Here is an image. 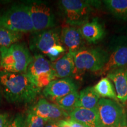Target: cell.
Returning a JSON list of instances; mask_svg holds the SVG:
<instances>
[{
  "instance_id": "22",
  "label": "cell",
  "mask_w": 127,
  "mask_h": 127,
  "mask_svg": "<svg viewBox=\"0 0 127 127\" xmlns=\"http://www.w3.org/2000/svg\"><path fill=\"white\" fill-rule=\"evenodd\" d=\"M79 98V93L77 91H73L68 95L55 99L53 103L57 105L65 111H72L76 108V105Z\"/></svg>"
},
{
  "instance_id": "2",
  "label": "cell",
  "mask_w": 127,
  "mask_h": 127,
  "mask_svg": "<svg viewBox=\"0 0 127 127\" xmlns=\"http://www.w3.org/2000/svg\"><path fill=\"white\" fill-rule=\"evenodd\" d=\"M1 53L0 72L25 73L32 60V55L25 44H14L0 48Z\"/></svg>"
},
{
  "instance_id": "32",
  "label": "cell",
  "mask_w": 127,
  "mask_h": 127,
  "mask_svg": "<svg viewBox=\"0 0 127 127\" xmlns=\"http://www.w3.org/2000/svg\"></svg>"
},
{
  "instance_id": "15",
  "label": "cell",
  "mask_w": 127,
  "mask_h": 127,
  "mask_svg": "<svg viewBox=\"0 0 127 127\" xmlns=\"http://www.w3.org/2000/svg\"><path fill=\"white\" fill-rule=\"evenodd\" d=\"M107 78L113 82L118 101H127V67L118 68L107 74Z\"/></svg>"
},
{
  "instance_id": "24",
  "label": "cell",
  "mask_w": 127,
  "mask_h": 127,
  "mask_svg": "<svg viewBox=\"0 0 127 127\" xmlns=\"http://www.w3.org/2000/svg\"><path fill=\"white\" fill-rule=\"evenodd\" d=\"M65 48L63 45H56L53 46L48 51L46 55L50 58L51 61H55L60 58L61 54L65 52Z\"/></svg>"
},
{
  "instance_id": "16",
  "label": "cell",
  "mask_w": 127,
  "mask_h": 127,
  "mask_svg": "<svg viewBox=\"0 0 127 127\" xmlns=\"http://www.w3.org/2000/svg\"><path fill=\"white\" fill-rule=\"evenodd\" d=\"M79 28L84 40L90 44L101 41L105 34L104 27L96 19L87 22Z\"/></svg>"
},
{
  "instance_id": "21",
  "label": "cell",
  "mask_w": 127,
  "mask_h": 127,
  "mask_svg": "<svg viewBox=\"0 0 127 127\" xmlns=\"http://www.w3.org/2000/svg\"><path fill=\"white\" fill-rule=\"evenodd\" d=\"M23 34L16 32L4 28L0 27V48L9 47L18 42Z\"/></svg>"
},
{
  "instance_id": "4",
  "label": "cell",
  "mask_w": 127,
  "mask_h": 127,
  "mask_svg": "<svg viewBox=\"0 0 127 127\" xmlns=\"http://www.w3.org/2000/svg\"><path fill=\"white\" fill-rule=\"evenodd\" d=\"M0 27L21 34L34 32L27 5H14L0 13Z\"/></svg>"
},
{
  "instance_id": "17",
  "label": "cell",
  "mask_w": 127,
  "mask_h": 127,
  "mask_svg": "<svg viewBox=\"0 0 127 127\" xmlns=\"http://www.w3.org/2000/svg\"><path fill=\"white\" fill-rule=\"evenodd\" d=\"M52 65L56 78L63 79L72 77L75 68L74 54L67 52L52 63Z\"/></svg>"
},
{
  "instance_id": "19",
  "label": "cell",
  "mask_w": 127,
  "mask_h": 127,
  "mask_svg": "<svg viewBox=\"0 0 127 127\" xmlns=\"http://www.w3.org/2000/svg\"><path fill=\"white\" fill-rule=\"evenodd\" d=\"M93 87L95 93L99 97L118 101L115 88L108 78H102Z\"/></svg>"
},
{
  "instance_id": "3",
  "label": "cell",
  "mask_w": 127,
  "mask_h": 127,
  "mask_svg": "<svg viewBox=\"0 0 127 127\" xmlns=\"http://www.w3.org/2000/svg\"><path fill=\"white\" fill-rule=\"evenodd\" d=\"M108 55L99 48H84L74 54V68L72 77L78 80L87 72L98 73L107 61Z\"/></svg>"
},
{
  "instance_id": "31",
  "label": "cell",
  "mask_w": 127,
  "mask_h": 127,
  "mask_svg": "<svg viewBox=\"0 0 127 127\" xmlns=\"http://www.w3.org/2000/svg\"><path fill=\"white\" fill-rule=\"evenodd\" d=\"M127 127V126H126V127Z\"/></svg>"
},
{
  "instance_id": "28",
  "label": "cell",
  "mask_w": 127,
  "mask_h": 127,
  "mask_svg": "<svg viewBox=\"0 0 127 127\" xmlns=\"http://www.w3.org/2000/svg\"><path fill=\"white\" fill-rule=\"evenodd\" d=\"M45 127H59L57 122L48 121L45 125Z\"/></svg>"
},
{
  "instance_id": "1",
  "label": "cell",
  "mask_w": 127,
  "mask_h": 127,
  "mask_svg": "<svg viewBox=\"0 0 127 127\" xmlns=\"http://www.w3.org/2000/svg\"><path fill=\"white\" fill-rule=\"evenodd\" d=\"M0 90L7 101L15 104L34 101L41 90L25 73L0 72Z\"/></svg>"
},
{
  "instance_id": "18",
  "label": "cell",
  "mask_w": 127,
  "mask_h": 127,
  "mask_svg": "<svg viewBox=\"0 0 127 127\" xmlns=\"http://www.w3.org/2000/svg\"><path fill=\"white\" fill-rule=\"evenodd\" d=\"M99 98L95 93L93 87H87L79 93L76 108H83L90 109L96 108Z\"/></svg>"
},
{
  "instance_id": "25",
  "label": "cell",
  "mask_w": 127,
  "mask_h": 127,
  "mask_svg": "<svg viewBox=\"0 0 127 127\" xmlns=\"http://www.w3.org/2000/svg\"><path fill=\"white\" fill-rule=\"evenodd\" d=\"M25 116L23 114L18 113L14 117L7 127H23Z\"/></svg>"
},
{
  "instance_id": "27",
  "label": "cell",
  "mask_w": 127,
  "mask_h": 127,
  "mask_svg": "<svg viewBox=\"0 0 127 127\" xmlns=\"http://www.w3.org/2000/svg\"><path fill=\"white\" fill-rule=\"evenodd\" d=\"M12 118L7 112H0V127H7Z\"/></svg>"
},
{
  "instance_id": "9",
  "label": "cell",
  "mask_w": 127,
  "mask_h": 127,
  "mask_svg": "<svg viewBox=\"0 0 127 127\" xmlns=\"http://www.w3.org/2000/svg\"><path fill=\"white\" fill-rule=\"evenodd\" d=\"M56 45H62L61 36L58 30L51 28L35 32L30 39V48L35 54L46 55L48 51Z\"/></svg>"
},
{
  "instance_id": "6",
  "label": "cell",
  "mask_w": 127,
  "mask_h": 127,
  "mask_svg": "<svg viewBox=\"0 0 127 127\" xmlns=\"http://www.w3.org/2000/svg\"><path fill=\"white\" fill-rule=\"evenodd\" d=\"M96 108L102 127H125L127 125L126 112L117 101L101 98Z\"/></svg>"
},
{
  "instance_id": "29",
  "label": "cell",
  "mask_w": 127,
  "mask_h": 127,
  "mask_svg": "<svg viewBox=\"0 0 127 127\" xmlns=\"http://www.w3.org/2000/svg\"><path fill=\"white\" fill-rule=\"evenodd\" d=\"M1 50H0V66H1Z\"/></svg>"
},
{
  "instance_id": "10",
  "label": "cell",
  "mask_w": 127,
  "mask_h": 127,
  "mask_svg": "<svg viewBox=\"0 0 127 127\" xmlns=\"http://www.w3.org/2000/svg\"><path fill=\"white\" fill-rule=\"evenodd\" d=\"M29 111L43 118L47 121L58 122L60 120L69 118V114L59 106L41 98L30 108Z\"/></svg>"
},
{
  "instance_id": "12",
  "label": "cell",
  "mask_w": 127,
  "mask_h": 127,
  "mask_svg": "<svg viewBox=\"0 0 127 127\" xmlns=\"http://www.w3.org/2000/svg\"><path fill=\"white\" fill-rule=\"evenodd\" d=\"M61 41L65 50L72 54L84 49V39L79 27L69 25L64 27L61 31Z\"/></svg>"
},
{
  "instance_id": "14",
  "label": "cell",
  "mask_w": 127,
  "mask_h": 127,
  "mask_svg": "<svg viewBox=\"0 0 127 127\" xmlns=\"http://www.w3.org/2000/svg\"><path fill=\"white\" fill-rule=\"evenodd\" d=\"M69 118L85 127H102L97 108L90 109L75 108L69 114Z\"/></svg>"
},
{
  "instance_id": "26",
  "label": "cell",
  "mask_w": 127,
  "mask_h": 127,
  "mask_svg": "<svg viewBox=\"0 0 127 127\" xmlns=\"http://www.w3.org/2000/svg\"><path fill=\"white\" fill-rule=\"evenodd\" d=\"M59 127H85L75 121L72 120L70 118L66 120H60L57 122Z\"/></svg>"
},
{
  "instance_id": "5",
  "label": "cell",
  "mask_w": 127,
  "mask_h": 127,
  "mask_svg": "<svg viewBox=\"0 0 127 127\" xmlns=\"http://www.w3.org/2000/svg\"><path fill=\"white\" fill-rule=\"evenodd\" d=\"M98 2L82 0H61L59 4L66 23L71 26L80 27L88 21L93 6Z\"/></svg>"
},
{
  "instance_id": "23",
  "label": "cell",
  "mask_w": 127,
  "mask_h": 127,
  "mask_svg": "<svg viewBox=\"0 0 127 127\" xmlns=\"http://www.w3.org/2000/svg\"><path fill=\"white\" fill-rule=\"evenodd\" d=\"M47 121L38 115L28 111L25 117L23 127H45Z\"/></svg>"
},
{
  "instance_id": "7",
  "label": "cell",
  "mask_w": 127,
  "mask_h": 127,
  "mask_svg": "<svg viewBox=\"0 0 127 127\" xmlns=\"http://www.w3.org/2000/svg\"><path fill=\"white\" fill-rule=\"evenodd\" d=\"M25 74L41 90L56 79L51 62L40 54L33 55Z\"/></svg>"
},
{
  "instance_id": "20",
  "label": "cell",
  "mask_w": 127,
  "mask_h": 127,
  "mask_svg": "<svg viewBox=\"0 0 127 127\" xmlns=\"http://www.w3.org/2000/svg\"><path fill=\"white\" fill-rule=\"evenodd\" d=\"M104 4L115 17L122 20H127V0H105Z\"/></svg>"
},
{
  "instance_id": "13",
  "label": "cell",
  "mask_w": 127,
  "mask_h": 127,
  "mask_svg": "<svg viewBox=\"0 0 127 127\" xmlns=\"http://www.w3.org/2000/svg\"><path fill=\"white\" fill-rule=\"evenodd\" d=\"M124 67H127V45L121 46L116 48L110 55H108L104 66L96 74L98 75H107L111 71Z\"/></svg>"
},
{
  "instance_id": "11",
  "label": "cell",
  "mask_w": 127,
  "mask_h": 127,
  "mask_svg": "<svg viewBox=\"0 0 127 127\" xmlns=\"http://www.w3.org/2000/svg\"><path fill=\"white\" fill-rule=\"evenodd\" d=\"M77 91V85L72 78H63L52 81L43 89V94L52 102L68 95L73 91Z\"/></svg>"
},
{
  "instance_id": "8",
  "label": "cell",
  "mask_w": 127,
  "mask_h": 127,
  "mask_svg": "<svg viewBox=\"0 0 127 127\" xmlns=\"http://www.w3.org/2000/svg\"><path fill=\"white\" fill-rule=\"evenodd\" d=\"M34 32L51 29L55 26L54 15L47 4L42 1H32L27 4Z\"/></svg>"
},
{
  "instance_id": "30",
  "label": "cell",
  "mask_w": 127,
  "mask_h": 127,
  "mask_svg": "<svg viewBox=\"0 0 127 127\" xmlns=\"http://www.w3.org/2000/svg\"><path fill=\"white\" fill-rule=\"evenodd\" d=\"M1 95H2V93H1V90H0V101H1Z\"/></svg>"
}]
</instances>
